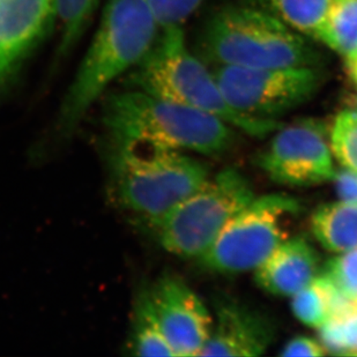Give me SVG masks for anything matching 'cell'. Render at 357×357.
Masks as SVG:
<instances>
[{"mask_svg": "<svg viewBox=\"0 0 357 357\" xmlns=\"http://www.w3.org/2000/svg\"><path fill=\"white\" fill-rule=\"evenodd\" d=\"M160 31L147 0H109L61 105V131L75 130L110 84L145 58Z\"/></svg>", "mask_w": 357, "mask_h": 357, "instance_id": "cell-1", "label": "cell"}, {"mask_svg": "<svg viewBox=\"0 0 357 357\" xmlns=\"http://www.w3.org/2000/svg\"><path fill=\"white\" fill-rule=\"evenodd\" d=\"M103 121L114 142H140L221 155L236 140L231 125L216 116L130 88L105 102Z\"/></svg>", "mask_w": 357, "mask_h": 357, "instance_id": "cell-2", "label": "cell"}, {"mask_svg": "<svg viewBox=\"0 0 357 357\" xmlns=\"http://www.w3.org/2000/svg\"><path fill=\"white\" fill-rule=\"evenodd\" d=\"M128 80L130 88L216 116L251 137L264 138L283 125L278 119H257L235 110L223 96L214 73L191 54L182 26L161 29Z\"/></svg>", "mask_w": 357, "mask_h": 357, "instance_id": "cell-3", "label": "cell"}, {"mask_svg": "<svg viewBox=\"0 0 357 357\" xmlns=\"http://www.w3.org/2000/svg\"><path fill=\"white\" fill-rule=\"evenodd\" d=\"M112 181L121 205L152 227L209 178L205 165L178 149L114 142Z\"/></svg>", "mask_w": 357, "mask_h": 357, "instance_id": "cell-4", "label": "cell"}, {"mask_svg": "<svg viewBox=\"0 0 357 357\" xmlns=\"http://www.w3.org/2000/svg\"><path fill=\"white\" fill-rule=\"evenodd\" d=\"M206 56L218 65L278 68L319 66V54L304 36L258 7L218 10L202 35Z\"/></svg>", "mask_w": 357, "mask_h": 357, "instance_id": "cell-5", "label": "cell"}, {"mask_svg": "<svg viewBox=\"0 0 357 357\" xmlns=\"http://www.w3.org/2000/svg\"><path fill=\"white\" fill-rule=\"evenodd\" d=\"M255 198L242 172L223 169L154 227L160 244L175 256L200 260L227 223Z\"/></svg>", "mask_w": 357, "mask_h": 357, "instance_id": "cell-6", "label": "cell"}, {"mask_svg": "<svg viewBox=\"0 0 357 357\" xmlns=\"http://www.w3.org/2000/svg\"><path fill=\"white\" fill-rule=\"evenodd\" d=\"M302 212L298 199L282 193L253 199L216 237L200 263L209 271L237 275L256 271L284 241Z\"/></svg>", "mask_w": 357, "mask_h": 357, "instance_id": "cell-7", "label": "cell"}, {"mask_svg": "<svg viewBox=\"0 0 357 357\" xmlns=\"http://www.w3.org/2000/svg\"><path fill=\"white\" fill-rule=\"evenodd\" d=\"M213 73L235 110L265 119H278L309 101L323 81L319 66L252 68L218 65Z\"/></svg>", "mask_w": 357, "mask_h": 357, "instance_id": "cell-8", "label": "cell"}, {"mask_svg": "<svg viewBox=\"0 0 357 357\" xmlns=\"http://www.w3.org/2000/svg\"><path fill=\"white\" fill-rule=\"evenodd\" d=\"M327 135L320 119L283 124L260 154L258 165L280 185L307 188L333 181L337 170Z\"/></svg>", "mask_w": 357, "mask_h": 357, "instance_id": "cell-9", "label": "cell"}, {"mask_svg": "<svg viewBox=\"0 0 357 357\" xmlns=\"http://www.w3.org/2000/svg\"><path fill=\"white\" fill-rule=\"evenodd\" d=\"M149 290L162 331L175 356H200L214 321L200 297L172 275L162 277Z\"/></svg>", "mask_w": 357, "mask_h": 357, "instance_id": "cell-10", "label": "cell"}, {"mask_svg": "<svg viewBox=\"0 0 357 357\" xmlns=\"http://www.w3.org/2000/svg\"><path fill=\"white\" fill-rule=\"evenodd\" d=\"M56 0H0V91L56 24Z\"/></svg>", "mask_w": 357, "mask_h": 357, "instance_id": "cell-11", "label": "cell"}, {"mask_svg": "<svg viewBox=\"0 0 357 357\" xmlns=\"http://www.w3.org/2000/svg\"><path fill=\"white\" fill-rule=\"evenodd\" d=\"M275 335L277 327L266 314L238 301L220 300L212 333L200 356H260L272 346Z\"/></svg>", "mask_w": 357, "mask_h": 357, "instance_id": "cell-12", "label": "cell"}, {"mask_svg": "<svg viewBox=\"0 0 357 357\" xmlns=\"http://www.w3.org/2000/svg\"><path fill=\"white\" fill-rule=\"evenodd\" d=\"M319 253L304 236L288 238L255 271V280L266 293L291 297L319 277Z\"/></svg>", "mask_w": 357, "mask_h": 357, "instance_id": "cell-13", "label": "cell"}, {"mask_svg": "<svg viewBox=\"0 0 357 357\" xmlns=\"http://www.w3.org/2000/svg\"><path fill=\"white\" fill-rule=\"evenodd\" d=\"M310 226L314 238L330 252L357 248V206L341 200L324 204L311 216Z\"/></svg>", "mask_w": 357, "mask_h": 357, "instance_id": "cell-14", "label": "cell"}, {"mask_svg": "<svg viewBox=\"0 0 357 357\" xmlns=\"http://www.w3.org/2000/svg\"><path fill=\"white\" fill-rule=\"evenodd\" d=\"M291 311L301 323L320 328L349 314L347 305L330 281L320 274L314 282L291 296Z\"/></svg>", "mask_w": 357, "mask_h": 357, "instance_id": "cell-15", "label": "cell"}, {"mask_svg": "<svg viewBox=\"0 0 357 357\" xmlns=\"http://www.w3.org/2000/svg\"><path fill=\"white\" fill-rule=\"evenodd\" d=\"M128 349L135 356H175L156 316L149 288L142 290L135 301Z\"/></svg>", "mask_w": 357, "mask_h": 357, "instance_id": "cell-16", "label": "cell"}, {"mask_svg": "<svg viewBox=\"0 0 357 357\" xmlns=\"http://www.w3.org/2000/svg\"><path fill=\"white\" fill-rule=\"evenodd\" d=\"M304 38L320 40L332 0H252Z\"/></svg>", "mask_w": 357, "mask_h": 357, "instance_id": "cell-17", "label": "cell"}, {"mask_svg": "<svg viewBox=\"0 0 357 357\" xmlns=\"http://www.w3.org/2000/svg\"><path fill=\"white\" fill-rule=\"evenodd\" d=\"M319 42L351 61L357 56V0H332Z\"/></svg>", "mask_w": 357, "mask_h": 357, "instance_id": "cell-18", "label": "cell"}, {"mask_svg": "<svg viewBox=\"0 0 357 357\" xmlns=\"http://www.w3.org/2000/svg\"><path fill=\"white\" fill-rule=\"evenodd\" d=\"M100 0H56V24H59L57 57L65 58L82 38Z\"/></svg>", "mask_w": 357, "mask_h": 357, "instance_id": "cell-19", "label": "cell"}, {"mask_svg": "<svg viewBox=\"0 0 357 357\" xmlns=\"http://www.w3.org/2000/svg\"><path fill=\"white\" fill-rule=\"evenodd\" d=\"M320 274L337 290L349 314H357V248L331 259Z\"/></svg>", "mask_w": 357, "mask_h": 357, "instance_id": "cell-20", "label": "cell"}, {"mask_svg": "<svg viewBox=\"0 0 357 357\" xmlns=\"http://www.w3.org/2000/svg\"><path fill=\"white\" fill-rule=\"evenodd\" d=\"M331 149L344 168L357 172V110L337 115L330 133Z\"/></svg>", "mask_w": 357, "mask_h": 357, "instance_id": "cell-21", "label": "cell"}, {"mask_svg": "<svg viewBox=\"0 0 357 357\" xmlns=\"http://www.w3.org/2000/svg\"><path fill=\"white\" fill-rule=\"evenodd\" d=\"M319 334L328 354L357 356V314L332 320L320 327Z\"/></svg>", "mask_w": 357, "mask_h": 357, "instance_id": "cell-22", "label": "cell"}, {"mask_svg": "<svg viewBox=\"0 0 357 357\" xmlns=\"http://www.w3.org/2000/svg\"><path fill=\"white\" fill-rule=\"evenodd\" d=\"M205 0H147L161 29L182 26Z\"/></svg>", "mask_w": 357, "mask_h": 357, "instance_id": "cell-23", "label": "cell"}, {"mask_svg": "<svg viewBox=\"0 0 357 357\" xmlns=\"http://www.w3.org/2000/svg\"><path fill=\"white\" fill-rule=\"evenodd\" d=\"M328 354L320 341L310 337H294L284 344L280 356L282 357H321Z\"/></svg>", "mask_w": 357, "mask_h": 357, "instance_id": "cell-24", "label": "cell"}, {"mask_svg": "<svg viewBox=\"0 0 357 357\" xmlns=\"http://www.w3.org/2000/svg\"><path fill=\"white\" fill-rule=\"evenodd\" d=\"M333 182L341 202L357 206V172L347 168L337 170Z\"/></svg>", "mask_w": 357, "mask_h": 357, "instance_id": "cell-25", "label": "cell"}, {"mask_svg": "<svg viewBox=\"0 0 357 357\" xmlns=\"http://www.w3.org/2000/svg\"><path fill=\"white\" fill-rule=\"evenodd\" d=\"M348 68L351 71V78L354 80L355 84H357V56L354 59H351V61H348Z\"/></svg>", "mask_w": 357, "mask_h": 357, "instance_id": "cell-26", "label": "cell"}]
</instances>
